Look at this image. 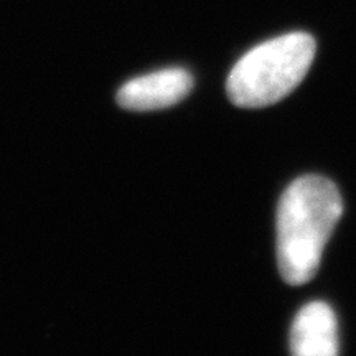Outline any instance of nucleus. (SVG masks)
<instances>
[{
    "instance_id": "obj_1",
    "label": "nucleus",
    "mask_w": 356,
    "mask_h": 356,
    "mask_svg": "<svg viewBox=\"0 0 356 356\" xmlns=\"http://www.w3.org/2000/svg\"><path fill=\"white\" fill-rule=\"evenodd\" d=\"M341 215V195L328 178L300 177L284 191L277 208V261L287 284L302 286L317 274Z\"/></svg>"
},
{
    "instance_id": "obj_2",
    "label": "nucleus",
    "mask_w": 356,
    "mask_h": 356,
    "mask_svg": "<svg viewBox=\"0 0 356 356\" xmlns=\"http://www.w3.org/2000/svg\"><path fill=\"white\" fill-rule=\"evenodd\" d=\"M312 35L293 32L267 40L248 51L231 70L226 91L238 108L275 104L302 83L315 58Z\"/></svg>"
},
{
    "instance_id": "obj_3",
    "label": "nucleus",
    "mask_w": 356,
    "mask_h": 356,
    "mask_svg": "<svg viewBox=\"0 0 356 356\" xmlns=\"http://www.w3.org/2000/svg\"><path fill=\"white\" fill-rule=\"evenodd\" d=\"M193 89V76L184 68H168L127 81L118 91L119 106L129 111H157L178 104Z\"/></svg>"
},
{
    "instance_id": "obj_4",
    "label": "nucleus",
    "mask_w": 356,
    "mask_h": 356,
    "mask_svg": "<svg viewBox=\"0 0 356 356\" xmlns=\"http://www.w3.org/2000/svg\"><path fill=\"white\" fill-rule=\"evenodd\" d=\"M292 356H338L335 312L325 302L302 307L291 330Z\"/></svg>"
}]
</instances>
